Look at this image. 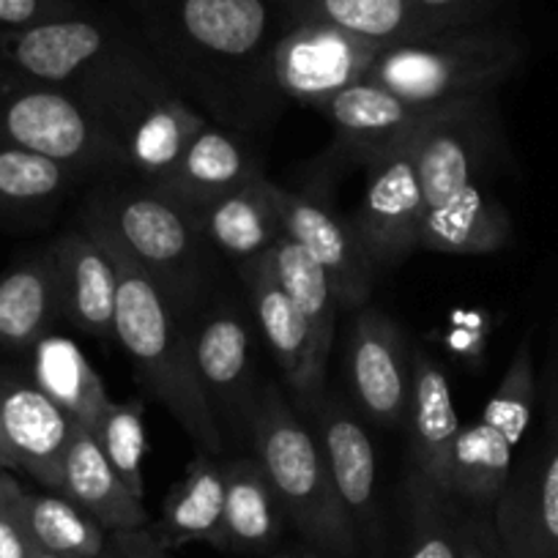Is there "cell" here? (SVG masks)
I'll return each mask as SVG.
<instances>
[{
	"instance_id": "cell-12",
	"label": "cell",
	"mask_w": 558,
	"mask_h": 558,
	"mask_svg": "<svg viewBox=\"0 0 558 558\" xmlns=\"http://www.w3.org/2000/svg\"><path fill=\"white\" fill-rule=\"evenodd\" d=\"M418 134V132H416ZM416 137L369 165L351 228L375 268H389L418 250L425 195L416 170Z\"/></svg>"
},
{
	"instance_id": "cell-17",
	"label": "cell",
	"mask_w": 558,
	"mask_h": 558,
	"mask_svg": "<svg viewBox=\"0 0 558 558\" xmlns=\"http://www.w3.org/2000/svg\"><path fill=\"white\" fill-rule=\"evenodd\" d=\"M274 201H277L286 235L307 250L324 268L340 307H364L373 293L375 266L364 255L351 219H342L318 197L282 190L277 184H274Z\"/></svg>"
},
{
	"instance_id": "cell-34",
	"label": "cell",
	"mask_w": 558,
	"mask_h": 558,
	"mask_svg": "<svg viewBox=\"0 0 558 558\" xmlns=\"http://www.w3.org/2000/svg\"><path fill=\"white\" fill-rule=\"evenodd\" d=\"M460 501L413 469L405 480V550L402 558H460Z\"/></svg>"
},
{
	"instance_id": "cell-36",
	"label": "cell",
	"mask_w": 558,
	"mask_h": 558,
	"mask_svg": "<svg viewBox=\"0 0 558 558\" xmlns=\"http://www.w3.org/2000/svg\"><path fill=\"white\" fill-rule=\"evenodd\" d=\"M107 463L137 498L146 496L143 458H146V408L143 400H110L90 427Z\"/></svg>"
},
{
	"instance_id": "cell-19",
	"label": "cell",
	"mask_w": 558,
	"mask_h": 558,
	"mask_svg": "<svg viewBox=\"0 0 558 558\" xmlns=\"http://www.w3.org/2000/svg\"><path fill=\"white\" fill-rule=\"evenodd\" d=\"M0 418L17 471H25L50 490H61L63 454L74 427L72 416L31 378L0 369Z\"/></svg>"
},
{
	"instance_id": "cell-14",
	"label": "cell",
	"mask_w": 558,
	"mask_h": 558,
	"mask_svg": "<svg viewBox=\"0 0 558 558\" xmlns=\"http://www.w3.org/2000/svg\"><path fill=\"white\" fill-rule=\"evenodd\" d=\"M348 386L364 416L384 427L408 422L413 384L411 345L400 324L380 310H362L345 353Z\"/></svg>"
},
{
	"instance_id": "cell-9",
	"label": "cell",
	"mask_w": 558,
	"mask_h": 558,
	"mask_svg": "<svg viewBox=\"0 0 558 558\" xmlns=\"http://www.w3.org/2000/svg\"><path fill=\"white\" fill-rule=\"evenodd\" d=\"M386 45L324 23L288 20L271 47L268 69L279 96L324 107L348 85L362 83Z\"/></svg>"
},
{
	"instance_id": "cell-10",
	"label": "cell",
	"mask_w": 558,
	"mask_h": 558,
	"mask_svg": "<svg viewBox=\"0 0 558 558\" xmlns=\"http://www.w3.org/2000/svg\"><path fill=\"white\" fill-rule=\"evenodd\" d=\"M509 558H558V369L547 375L545 427L493 507Z\"/></svg>"
},
{
	"instance_id": "cell-26",
	"label": "cell",
	"mask_w": 558,
	"mask_h": 558,
	"mask_svg": "<svg viewBox=\"0 0 558 558\" xmlns=\"http://www.w3.org/2000/svg\"><path fill=\"white\" fill-rule=\"evenodd\" d=\"M411 359L413 384L408 400V427H411L413 469L441 485L449 447L463 422L458 416L452 386L441 364L418 345H411Z\"/></svg>"
},
{
	"instance_id": "cell-2",
	"label": "cell",
	"mask_w": 558,
	"mask_h": 558,
	"mask_svg": "<svg viewBox=\"0 0 558 558\" xmlns=\"http://www.w3.org/2000/svg\"><path fill=\"white\" fill-rule=\"evenodd\" d=\"M85 230L99 239L116 266V340L132 359L134 375L143 389L162 402L165 411L192 438L197 452H208L214 458L225 454V438L197 384L186 320L179 318L151 277L123 252L105 225L85 214Z\"/></svg>"
},
{
	"instance_id": "cell-21",
	"label": "cell",
	"mask_w": 558,
	"mask_h": 558,
	"mask_svg": "<svg viewBox=\"0 0 558 558\" xmlns=\"http://www.w3.org/2000/svg\"><path fill=\"white\" fill-rule=\"evenodd\" d=\"M52 250L61 293V318L99 340L116 337V266L90 230L61 235Z\"/></svg>"
},
{
	"instance_id": "cell-22",
	"label": "cell",
	"mask_w": 558,
	"mask_h": 558,
	"mask_svg": "<svg viewBox=\"0 0 558 558\" xmlns=\"http://www.w3.org/2000/svg\"><path fill=\"white\" fill-rule=\"evenodd\" d=\"M83 507L105 531H129L148 525L143 498L134 496L107 463L88 427L74 422L61 469V490Z\"/></svg>"
},
{
	"instance_id": "cell-5",
	"label": "cell",
	"mask_w": 558,
	"mask_h": 558,
	"mask_svg": "<svg viewBox=\"0 0 558 558\" xmlns=\"http://www.w3.org/2000/svg\"><path fill=\"white\" fill-rule=\"evenodd\" d=\"M85 214L116 235L181 320L197 315L211 279V246L197 230L192 211L143 184L101 192Z\"/></svg>"
},
{
	"instance_id": "cell-35",
	"label": "cell",
	"mask_w": 558,
	"mask_h": 558,
	"mask_svg": "<svg viewBox=\"0 0 558 558\" xmlns=\"http://www.w3.org/2000/svg\"><path fill=\"white\" fill-rule=\"evenodd\" d=\"M25 514L34 545L61 558H101L107 531L63 493L25 490Z\"/></svg>"
},
{
	"instance_id": "cell-44",
	"label": "cell",
	"mask_w": 558,
	"mask_h": 558,
	"mask_svg": "<svg viewBox=\"0 0 558 558\" xmlns=\"http://www.w3.org/2000/svg\"><path fill=\"white\" fill-rule=\"evenodd\" d=\"M288 558H329V556H324V553H318V550H313V547H307V550L288 553Z\"/></svg>"
},
{
	"instance_id": "cell-39",
	"label": "cell",
	"mask_w": 558,
	"mask_h": 558,
	"mask_svg": "<svg viewBox=\"0 0 558 558\" xmlns=\"http://www.w3.org/2000/svg\"><path fill=\"white\" fill-rule=\"evenodd\" d=\"M34 547L25 514V487L14 471H0V558H31Z\"/></svg>"
},
{
	"instance_id": "cell-8",
	"label": "cell",
	"mask_w": 558,
	"mask_h": 558,
	"mask_svg": "<svg viewBox=\"0 0 558 558\" xmlns=\"http://www.w3.org/2000/svg\"><path fill=\"white\" fill-rule=\"evenodd\" d=\"M416 170L425 211L474 184H487L501 154L496 101L490 96L441 105L416 134Z\"/></svg>"
},
{
	"instance_id": "cell-31",
	"label": "cell",
	"mask_w": 558,
	"mask_h": 558,
	"mask_svg": "<svg viewBox=\"0 0 558 558\" xmlns=\"http://www.w3.org/2000/svg\"><path fill=\"white\" fill-rule=\"evenodd\" d=\"M268 260H271L274 271H277L279 286L286 288L291 302L296 304L299 313L307 320L315 351L329 364V353L331 345H335L337 331V310H340L329 277L315 263V257L307 250H302L296 241L288 239V235H282L268 250Z\"/></svg>"
},
{
	"instance_id": "cell-42",
	"label": "cell",
	"mask_w": 558,
	"mask_h": 558,
	"mask_svg": "<svg viewBox=\"0 0 558 558\" xmlns=\"http://www.w3.org/2000/svg\"><path fill=\"white\" fill-rule=\"evenodd\" d=\"M107 547H112L116 558H168V547L159 545L148 525L129 531H112Z\"/></svg>"
},
{
	"instance_id": "cell-45",
	"label": "cell",
	"mask_w": 558,
	"mask_h": 558,
	"mask_svg": "<svg viewBox=\"0 0 558 558\" xmlns=\"http://www.w3.org/2000/svg\"><path fill=\"white\" fill-rule=\"evenodd\" d=\"M31 558H61V556H52V553L41 550V547H34V553H31Z\"/></svg>"
},
{
	"instance_id": "cell-7",
	"label": "cell",
	"mask_w": 558,
	"mask_h": 558,
	"mask_svg": "<svg viewBox=\"0 0 558 558\" xmlns=\"http://www.w3.org/2000/svg\"><path fill=\"white\" fill-rule=\"evenodd\" d=\"M0 146L25 148L77 173L118 168L112 134L85 101L0 69Z\"/></svg>"
},
{
	"instance_id": "cell-41",
	"label": "cell",
	"mask_w": 558,
	"mask_h": 558,
	"mask_svg": "<svg viewBox=\"0 0 558 558\" xmlns=\"http://www.w3.org/2000/svg\"><path fill=\"white\" fill-rule=\"evenodd\" d=\"M74 14L80 12L72 0H0V28L7 31L31 28Z\"/></svg>"
},
{
	"instance_id": "cell-32",
	"label": "cell",
	"mask_w": 558,
	"mask_h": 558,
	"mask_svg": "<svg viewBox=\"0 0 558 558\" xmlns=\"http://www.w3.org/2000/svg\"><path fill=\"white\" fill-rule=\"evenodd\" d=\"M288 20L324 23L380 45L413 41L411 0H282Z\"/></svg>"
},
{
	"instance_id": "cell-6",
	"label": "cell",
	"mask_w": 558,
	"mask_h": 558,
	"mask_svg": "<svg viewBox=\"0 0 558 558\" xmlns=\"http://www.w3.org/2000/svg\"><path fill=\"white\" fill-rule=\"evenodd\" d=\"M523 61V45L493 25L386 47L364 80L418 105L490 96Z\"/></svg>"
},
{
	"instance_id": "cell-43",
	"label": "cell",
	"mask_w": 558,
	"mask_h": 558,
	"mask_svg": "<svg viewBox=\"0 0 558 558\" xmlns=\"http://www.w3.org/2000/svg\"><path fill=\"white\" fill-rule=\"evenodd\" d=\"M0 471H17V460H14L7 430H3V418H0Z\"/></svg>"
},
{
	"instance_id": "cell-27",
	"label": "cell",
	"mask_w": 558,
	"mask_h": 558,
	"mask_svg": "<svg viewBox=\"0 0 558 558\" xmlns=\"http://www.w3.org/2000/svg\"><path fill=\"white\" fill-rule=\"evenodd\" d=\"M61 318V293L52 250L0 274V348L31 351Z\"/></svg>"
},
{
	"instance_id": "cell-33",
	"label": "cell",
	"mask_w": 558,
	"mask_h": 558,
	"mask_svg": "<svg viewBox=\"0 0 558 558\" xmlns=\"http://www.w3.org/2000/svg\"><path fill=\"white\" fill-rule=\"evenodd\" d=\"M80 175L69 165L41 154L0 146V214L25 217L47 211L63 201Z\"/></svg>"
},
{
	"instance_id": "cell-46",
	"label": "cell",
	"mask_w": 558,
	"mask_h": 558,
	"mask_svg": "<svg viewBox=\"0 0 558 558\" xmlns=\"http://www.w3.org/2000/svg\"><path fill=\"white\" fill-rule=\"evenodd\" d=\"M274 558H288V553H286V556H274Z\"/></svg>"
},
{
	"instance_id": "cell-13",
	"label": "cell",
	"mask_w": 558,
	"mask_h": 558,
	"mask_svg": "<svg viewBox=\"0 0 558 558\" xmlns=\"http://www.w3.org/2000/svg\"><path fill=\"white\" fill-rule=\"evenodd\" d=\"M206 126V118L173 83L154 85L123 105L107 121L118 151V168L154 186L173 170L186 143Z\"/></svg>"
},
{
	"instance_id": "cell-11",
	"label": "cell",
	"mask_w": 558,
	"mask_h": 558,
	"mask_svg": "<svg viewBox=\"0 0 558 558\" xmlns=\"http://www.w3.org/2000/svg\"><path fill=\"white\" fill-rule=\"evenodd\" d=\"M192 356H195L197 384L206 395L217 427L239 447L252 444V422L260 386L252 367L250 329L233 304H211L195 315L190 326Z\"/></svg>"
},
{
	"instance_id": "cell-4",
	"label": "cell",
	"mask_w": 558,
	"mask_h": 558,
	"mask_svg": "<svg viewBox=\"0 0 558 558\" xmlns=\"http://www.w3.org/2000/svg\"><path fill=\"white\" fill-rule=\"evenodd\" d=\"M252 449L286 509V518L307 545L329 558H359L362 542L331 485L318 436L304 425L277 384L260 386Z\"/></svg>"
},
{
	"instance_id": "cell-16",
	"label": "cell",
	"mask_w": 558,
	"mask_h": 558,
	"mask_svg": "<svg viewBox=\"0 0 558 558\" xmlns=\"http://www.w3.org/2000/svg\"><path fill=\"white\" fill-rule=\"evenodd\" d=\"M239 274L244 279L246 299H250L257 326L282 369V378L291 386L293 400L304 413H310L324 395L326 362L315 351L307 320L291 302L286 288L279 286L268 252L241 260Z\"/></svg>"
},
{
	"instance_id": "cell-23",
	"label": "cell",
	"mask_w": 558,
	"mask_h": 558,
	"mask_svg": "<svg viewBox=\"0 0 558 558\" xmlns=\"http://www.w3.org/2000/svg\"><path fill=\"white\" fill-rule=\"evenodd\" d=\"M192 217L206 244L235 263L266 255L286 235L274 201V184L266 175L195 208Z\"/></svg>"
},
{
	"instance_id": "cell-37",
	"label": "cell",
	"mask_w": 558,
	"mask_h": 558,
	"mask_svg": "<svg viewBox=\"0 0 558 558\" xmlns=\"http://www.w3.org/2000/svg\"><path fill=\"white\" fill-rule=\"evenodd\" d=\"M536 400V375H534V356H531L529 342H520L509 362L507 373L498 380L496 391L487 400L482 422L496 427L512 447H518L525 438L531 425Z\"/></svg>"
},
{
	"instance_id": "cell-25",
	"label": "cell",
	"mask_w": 558,
	"mask_h": 558,
	"mask_svg": "<svg viewBox=\"0 0 558 558\" xmlns=\"http://www.w3.org/2000/svg\"><path fill=\"white\" fill-rule=\"evenodd\" d=\"M512 239V219L487 184H474L425 211L418 250L441 255H490Z\"/></svg>"
},
{
	"instance_id": "cell-30",
	"label": "cell",
	"mask_w": 558,
	"mask_h": 558,
	"mask_svg": "<svg viewBox=\"0 0 558 558\" xmlns=\"http://www.w3.org/2000/svg\"><path fill=\"white\" fill-rule=\"evenodd\" d=\"M31 380L83 427H94L99 413L105 411L107 395L105 380L99 378L85 353L72 340L47 335L31 348Z\"/></svg>"
},
{
	"instance_id": "cell-24",
	"label": "cell",
	"mask_w": 558,
	"mask_h": 558,
	"mask_svg": "<svg viewBox=\"0 0 558 558\" xmlns=\"http://www.w3.org/2000/svg\"><path fill=\"white\" fill-rule=\"evenodd\" d=\"M225 504L219 550L266 553L286 529V509L279 504L266 471L255 458L222 460Z\"/></svg>"
},
{
	"instance_id": "cell-20",
	"label": "cell",
	"mask_w": 558,
	"mask_h": 558,
	"mask_svg": "<svg viewBox=\"0 0 558 558\" xmlns=\"http://www.w3.org/2000/svg\"><path fill=\"white\" fill-rule=\"evenodd\" d=\"M257 179H263L260 162L244 140L233 129L206 121L186 143L173 170L151 190L168 195L186 211H195Z\"/></svg>"
},
{
	"instance_id": "cell-29",
	"label": "cell",
	"mask_w": 558,
	"mask_h": 558,
	"mask_svg": "<svg viewBox=\"0 0 558 558\" xmlns=\"http://www.w3.org/2000/svg\"><path fill=\"white\" fill-rule=\"evenodd\" d=\"M512 444L482 418L471 425H460L458 436L449 447L438 487L465 507L493 512L509 476H512Z\"/></svg>"
},
{
	"instance_id": "cell-1",
	"label": "cell",
	"mask_w": 558,
	"mask_h": 558,
	"mask_svg": "<svg viewBox=\"0 0 558 558\" xmlns=\"http://www.w3.org/2000/svg\"><path fill=\"white\" fill-rule=\"evenodd\" d=\"M146 14L148 52L219 126L250 129L274 110L268 58L286 28L282 0H148Z\"/></svg>"
},
{
	"instance_id": "cell-18",
	"label": "cell",
	"mask_w": 558,
	"mask_h": 558,
	"mask_svg": "<svg viewBox=\"0 0 558 558\" xmlns=\"http://www.w3.org/2000/svg\"><path fill=\"white\" fill-rule=\"evenodd\" d=\"M438 107L441 105H418L384 85L362 80L331 96L320 112L335 126L337 151L369 168L411 143Z\"/></svg>"
},
{
	"instance_id": "cell-15",
	"label": "cell",
	"mask_w": 558,
	"mask_h": 558,
	"mask_svg": "<svg viewBox=\"0 0 558 558\" xmlns=\"http://www.w3.org/2000/svg\"><path fill=\"white\" fill-rule=\"evenodd\" d=\"M313 430L324 449L331 485L345 507L359 542L369 550H380V507H378V469L375 449L356 413L337 395H320L313 411Z\"/></svg>"
},
{
	"instance_id": "cell-40",
	"label": "cell",
	"mask_w": 558,
	"mask_h": 558,
	"mask_svg": "<svg viewBox=\"0 0 558 558\" xmlns=\"http://www.w3.org/2000/svg\"><path fill=\"white\" fill-rule=\"evenodd\" d=\"M458 542L460 558H509L501 539H498L490 509L465 507V504H460Z\"/></svg>"
},
{
	"instance_id": "cell-38",
	"label": "cell",
	"mask_w": 558,
	"mask_h": 558,
	"mask_svg": "<svg viewBox=\"0 0 558 558\" xmlns=\"http://www.w3.org/2000/svg\"><path fill=\"white\" fill-rule=\"evenodd\" d=\"M498 0H411L413 41L485 25Z\"/></svg>"
},
{
	"instance_id": "cell-28",
	"label": "cell",
	"mask_w": 558,
	"mask_h": 558,
	"mask_svg": "<svg viewBox=\"0 0 558 558\" xmlns=\"http://www.w3.org/2000/svg\"><path fill=\"white\" fill-rule=\"evenodd\" d=\"M225 504V471L222 460L208 452L186 465L184 480L165 496L162 514L157 523H148L162 547H181L190 542L219 545Z\"/></svg>"
},
{
	"instance_id": "cell-3",
	"label": "cell",
	"mask_w": 558,
	"mask_h": 558,
	"mask_svg": "<svg viewBox=\"0 0 558 558\" xmlns=\"http://www.w3.org/2000/svg\"><path fill=\"white\" fill-rule=\"evenodd\" d=\"M0 69L69 90L105 126L129 99L170 80L146 45L107 20L83 14L0 31Z\"/></svg>"
}]
</instances>
